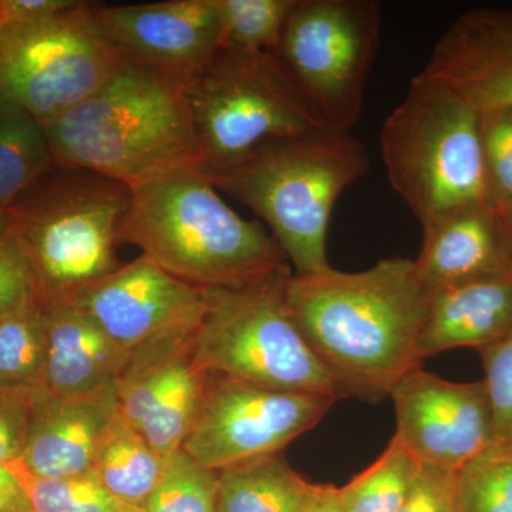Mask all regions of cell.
<instances>
[{
  "label": "cell",
  "instance_id": "obj_15",
  "mask_svg": "<svg viewBox=\"0 0 512 512\" xmlns=\"http://www.w3.org/2000/svg\"><path fill=\"white\" fill-rule=\"evenodd\" d=\"M93 15L127 62L180 82L187 83L222 50L215 0L93 5Z\"/></svg>",
  "mask_w": 512,
  "mask_h": 512
},
{
  "label": "cell",
  "instance_id": "obj_30",
  "mask_svg": "<svg viewBox=\"0 0 512 512\" xmlns=\"http://www.w3.org/2000/svg\"><path fill=\"white\" fill-rule=\"evenodd\" d=\"M488 204L495 210L512 205V109L480 113Z\"/></svg>",
  "mask_w": 512,
  "mask_h": 512
},
{
  "label": "cell",
  "instance_id": "obj_9",
  "mask_svg": "<svg viewBox=\"0 0 512 512\" xmlns=\"http://www.w3.org/2000/svg\"><path fill=\"white\" fill-rule=\"evenodd\" d=\"M382 6L376 0H296L275 52L322 126L350 131L365 104Z\"/></svg>",
  "mask_w": 512,
  "mask_h": 512
},
{
  "label": "cell",
  "instance_id": "obj_21",
  "mask_svg": "<svg viewBox=\"0 0 512 512\" xmlns=\"http://www.w3.org/2000/svg\"><path fill=\"white\" fill-rule=\"evenodd\" d=\"M55 167L45 126L0 93V208L9 210Z\"/></svg>",
  "mask_w": 512,
  "mask_h": 512
},
{
  "label": "cell",
  "instance_id": "obj_31",
  "mask_svg": "<svg viewBox=\"0 0 512 512\" xmlns=\"http://www.w3.org/2000/svg\"><path fill=\"white\" fill-rule=\"evenodd\" d=\"M493 427V443L512 447V333L478 350Z\"/></svg>",
  "mask_w": 512,
  "mask_h": 512
},
{
  "label": "cell",
  "instance_id": "obj_33",
  "mask_svg": "<svg viewBox=\"0 0 512 512\" xmlns=\"http://www.w3.org/2000/svg\"><path fill=\"white\" fill-rule=\"evenodd\" d=\"M456 473L417 466L399 512H458Z\"/></svg>",
  "mask_w": 512,
  "mask_h": 512
},
{
  "label": "cell",
  "instance_id": "obj_11",
  "mask_svg": "<svg viewBox=\"0 0 512 512\" xmlns=\"http://www.w3.org/2000/svg\"><path fill=\"white\" fill-rule=\"evenodd\" d=\"M335 402L208 375L200 412L181 450L215 471L275 456L313 429Z\"/></svg>",
  "mask_w": 512,
  "mask_h": 512
},
{
  "label": "cell",
  "instance_id": "obj_17",
  "mask_svg": "<svg viewBox=\"0 0 512 512\" xmlns=\"http://www.w3.org/2000/svg\"><path fill=\"white\" fill-rule=\"evenodd\" d=\"M119 413L116 382L76 397L35 390L32 423L20 466L39 478L92 473L104 434Z\"/></svg>",
  "mask_w": 512,
  "mask_h": 512
},
{
  "label": "cell",
  "instance_id": "obj_18",
  "mask_svg": "<svg viewBox=\"0 0 512 512\" xmlns=\"http://www.w3.org/2000/svg\"><path fill=\"white\" fill-rule=\"evenodd\" d=\"M431 293L512 271V241L501 211L476 205L423 227L413 259Z\"/></svg>",
  "mask_w": 512,
  "mask_h": 512
},
{
  "label": "cell",
  "instance_id": "obj_16",
  "mask_svg": "<svg viewBox=\"0 0 512 512\" xmlns=\"http://www.w3.org/2000/svg\"><path fill=\"white\" fill-rule=\"evenodd\" d=\"M421 73L478 113L512 109V10L478 8L458 16Z\"/></svg>",
  "mask_w": 512,
  "mask_h": 512
},
{
  "label": "cell",
  "instance_id": "obj_37",
  "mask_svg": "<svg viewBox=\"0 0 512 512\" xmlns=\"http://www.w3.org/2000/svg\"><path fill=\"white\" fill-rule=\"evenodd\" d=\"M303 512H346L340 501L339 487L311 483Z\"/></svg>",
  "mask_w": 512,
  "mask_h": 512
},
{
  "label": "cell",
  "instance_id": "obj_39",
  "mask_svg": "<svg viewBox=\"0 0 512 512\" xmlns=\"http://www.w3.org/2000/svg\"><path fill=\"white\" fill-rule=\"evenodd\" d=\"M6 225H8V217H6V211L0 208V237H3L6 232Z\"/></svg>",
  "mask_w": 512,
  "mask_h": 512
},
{
  "label": "cell",
  "instance_id": "obj_7",
  "mask_svg": "<svg viewBox=\"0 0 512 512\" xmlns=\"http://www.w3.org/2000/svg\"><path fill=\"white\" fill-rule=\"evenodd\" d=\"M289 266L244 289H205L207 309L192 343L208 375L269 389L346 397L296 326L286 305Z\"/></svg>",
  "mask_w": 512,
  "mask_h": 512
},
{
  "label": "cell",
  "instance_id": "obj_5",
  "mask_svg": "<svg viewBox=\"0 0 512 512\" xmlns=\"http://www.w3.org/2000/svg\"><path fill=\"white\" fill-rule=\"evenodd\" d=\"M131 188L83 168L56 167L6 210V234L35 275L43 305L70 301L117 259Z\"/></svg>",
  "mask_w": 512,
  "mask_h": 512
},
{
  "label": "cell",
  "instance_id": "obj_25",
  "mask_svg": "<svg viewBox=\"0 0 512 512\" xmlns=\"http://www.w3.org/2000/svg\"><path fill=\"white\" fill-rule=\"evenodd\" d=\"M419 464L396 436L362 473L339 488L346 512H399Z\"/></svg>",
  "mask_w": 512,
  "mask_h": 512
},
{
  "label": "cell",
  "instance_id": "obj_14",
  "mask_svg": "<svg viewBox=\"0 0 512 512\" xmlns=\"http://www.w3.org/2000/svg\"><path fill=\"white\" fill-rule=\"evenodd\" d=\"M67 303L96 320L128 352L197 329L207 309L205 289L174 278L146 255L121 265Z\"/></svg>",
  "mask_w": 512,
  "mask_h": 512
},
{
  "label": "cell",
  "instance_id": "obj_32",
  "mask_svg": "<svg viewBox=\"0 0 512 512\" xmlns=\"http://www.w3.org/2000/svg\"><path fill=\"white\" fill-rule=\"evenodd\" d=\"M35 389H0V466L18 461L28 441Z\"/></svg>",
  "mask_w": 512,
  "mask_h": 512
},
{
  "label": "cell",
  "instance_id": "obj_3",
  "mask_svg": "<svg viewBox=\"0 0 512 512\" xmlns=\"http://www.w3.org/2000/svg\"><path fill=\"white\" fill-rule=\"evenodd\" d=\"M45 130L57 167L83 168L127 185L177 168H202L185 83L130 62Z\"/></svg>",
  "mask_w": 512,
  "mask_h": 512
},
{
  "label": "cell",
  "instance_id": "obj_19",
  "mask_svg": "<svg viewBox=\"0 0 512 512\" xmlns=\"http://www.w3.org/2000/svg\"><path fill=\"white\" fill-rule=\"evenodd\" d=\"M46 348L35 390L76 397L117 382L131 352L72 303L45 305Z\"/></svg>",
  "mask_w": 512,
  "mask_h": 512
},
{
  "label": "cell",
  "instance_id": "obj_26",
  "mask_svg": "<svg viewBox=\"0 0 512 512\" xmlns=\"http://www.w3.org/2000/svg\"><path fill=\"white\" fill-rule=\"evenodd\" d=\"M222 49L275 55L296 0H215Z\"/></svg>",
  "mask_w": 512,
  "mask_h": 512
},
{
  "label": "cell",
  "instance_id": "obj_36",
  "mask_svg": "<svg viewBox=\"0 0 512 512\" xmlns=\"http://www.w3.org/2000/svg\"><path fill=\"white\" fill-rule=\"evenodd\" d=\"M0 512H33L25 485L9 466H0Z\"/></svg>",
  "mask_w": 512,
  "mask_h": 512
},
{
  "label": "cell",
  "instance_id": "obj_23",
  "mask_svg": "<svg viewBox=\"0 0 512 512\" xmlns=\"http://www.w3.org/2000/svg\"><path fill=\"white\" fill-rule=\"evenodd\" d=\"M309 481L275 454L220 471L218 512H303Z\"/></svg>",
  "mask_w": 512,
  "mask_h": 512
},
{
  "label": "cell",
  "instance_id": "obj_22",
  "mask_svg": "<svg viewBox=\"0 0 512 512\" xmlns=\"http://www.w3.org/2000/svg\"><path fill=\"white\" fill-rule=\"evenodd\" d=\"M165 461L119 412L101 440L92 473L121 501L143 508L163 476Z\"/></svg>",
  "mask_w": 512,
  "mask_h": 512
},
{
  "label": "cell",
  "instance_id": "obj_28",
  "mask_svg": "<svg viewBox=\"0 0 512 512\" xmlns=\"http://www.w3.org/2000/svg\"><path fill=\"white\" fill-rule=\"evenodd\" d=\"M220 471L192 460L185 451L170 454L163 476L148 497L144 512H218Z\"/></svg>",
  "mask_w": 512,
  "mask_h": 512
},
{
  "label": "cell",
  "instance_id": "obj_12",
  "mask_svg": "<svg viewBox=\"0 0 512 512\" xmlns=\"http://www.w3.org/2000/svg\"><path fill=\"white\" fill-rule=\"evenodd\" d=\"M394 436L419 466L458 471L493 444L483 380L448 382L416 367L394 384Z\"/></svg>",
  "mask_w": 512,
  "mask_h": 512
},
{
  "label": "cell",
  "instance_id": "obj_20",
  "mask_svg": "<svg viewBox=\"0 0 512 512\" xmlns=\"http://www.w3.org/2000/svg\"><path fill=\"white\" fill-rule=\"evenodd\" d=\"M511 333L512 271L434 292L420 359L451 349L480 350Z\"/></svg>",
  "mask_w": 512,
  "mask_h": 512
},
{
  "label": "cell",
  "instance_id": "obj_4",
  "mask_svg": "<svg viewBox=\"0 0 512 512\" xmlns=\"http://www.w3.org/2000/svg\"><path fill=\"white\" fill-rule=\"evenodd\" d=\"M369 167L365 146L350 131L319 130L275 141L205 174L264 221L296 275H308L329 268L333 207Z\"/></svg>",
  "mask_w": 512,
  "mask_h": 512
},
{
  "label": "cell",
  "instance_id": "obj_35",
  "mask_svg": "<svg viewBox=\"0 0 512 512\" xmlns=\"http://www.w3.org/2000/svg\"><path fill=\"white\" fill-rule=\"evenodd\" d=\"M79 0H0V42L73 8Z\"/></svg>",
  "mask_w": 512,
  "mask_h": 512
},
{
  "label": "cell",
  "instance_id": "obj_13",
  "mask_svg": "<svg viewBox=\"0 0 512 512\" xmlns=\"http://www.w3.org/2000/svg\"><path fill=\"white\" fill-rule=\"evenodd\" d=\"M194 330L134 350L116 382L121 416L164 457L183 446L207 387L208 373L194 355Z\"/></svg>",
  "mask_w": 512,
  "mask_h": 512
},
{
  "label": "cell",
  "instance_id": "obj_2",
  "mask_svg": "<svg viewBox=\"0 0 512 512\" xmlns=\"http://www.w3.org/2000/svg\"><path fill=\"white\" fill-rule=\"evenodd\" d=\"M130 188L121 244L136 245L185 284L244 289L288 266L271 232L232 210L202 168L165 171Z\"/></svg>",
  "mask_w": 512,
  "mask_h": 512
},
{
  "label": "cell",
  "instance_id": "obj_8",
  "mask_svg": "<svg viewBox=\"0 0 512 512\" xmlns=\"http://www.w3.org/2000/svg\"><path fill=\"white\" fill-rule=\"evenodd\" d=\"M204 173L259 148L328 130L293 89L275 55L222 49L185 83Z\"/></svg>",
  "mask_w": 512,
  "mask_h": 512
},
{
  "label": "cell",
  "instance_id": "obj_24",
  "mask_svg": "<svg viewBox=\"0 0 512 512\" xmlns=\"http://www.w3.org/2000/svg\"><path fill=\"white\" fill-rule=\"evenodd\" d=\"M45 348V305L36 296L0 319V389H35Z\"/></svg>",
  "mask_w": 512,
  "mask_h": 512
},
{
  "label": "cell",
  "instance_id": "obj_6",
  "mask_svg": "<svg viewBox=\"0 0 512 512\" xmlns=\"http://www.w3.org/2000/svg\"><path fill=\"white\" fill-rule=\"evenodd\" d=\"M380 146L390 185L421 227L488 204L480 113L444 84L414 77Z\"/></svg>",
  "mask_w": 512,
  "mask_h": 512
},
{
  "label": "cell",
  "instance_id": "obj_38",
  "mask_svg": "<svg viewBox=\"0 0 512 512\" xmlns=\"http://www.w3.org/2000/svg\"><path fill=\"white\" fill-rule=\"evenodd\" d=\"M501 214H503L505 227H507L508 235H510L512 241V205L507 210L501 211Z\"/></svg>",
  "mask_w": 512,
  "mask_h": 512
},
{
  "label": "cell",
  "instance_id": "obj_27",
  "mask_svg": "<svg viewBox=\"0 0 512 512\" xmlns=\"http://www.w3.org/2000/svg\"><path fill=\"white\" fill-rule=\"evenodd\" d=\"M12 468L28 491L33 512H144L121 501L97 480L93 473L69 478L32 476L19 461Z\"/></svg>",
  "mask_w": 512,
  "mask_h": 512
},
{
  "label": "cell",
  "instance_id": "obj_1",
  "mask_svg": "<svg viewBox=\"0 0 512 512\" xmlns=\"http://www.w3.org/2000/svg\"><path fill=\"white\" fill-rule=\"evenodd\" d=\"M286 305L346 396L379 402L420 367L433 293L413 259H382L362 272L291 275Z\"/></svg>",
  "mask_w": 512,
  "mask_h": 512
},
{
  "label": "cell",
  "instance_id": "obj_34",
  "mask_svg": "<svg viewBox=\"0 0 512 512\" xmlns=\"http://www.w3.org/2000/svg\"><path fill=\"white\" fill-rule=\"evenodd\" d=\"M39 296L29 262L8 234L0 237V319Z\"/></svg>",
  "mask_w": 512,
  "mask_h": 512
},
{
  "label": "cell",
  "instance_id": "obj_10",
  "mask_svg": "<svg viewBox=\"0 0 512 512\" xmlns=\"http://www.w3.org/2000/svg\"><path fill=\"white\" fill-rule=\"evenodd\" d=\"M73 8L0 42V93L50 123L101 89L127 62L93 15Z\"/></svg>",
  "mask_w": 512,
  "mask_h": 512
},
{
  "label": "cell",
  "instance_id": "obj_29",
  "mask_svg": "<svg viewBox=\"0 0 512 512\" xmlns=\"http://www.w3.org/2000/svg\"><path fill=\"white\" fill-rule=\"evenodd\" d=\"M458 512H512V447L491 444L456 473Z\"/></svg>",
  "mask_w": 512,
  "mask_h": 512
}]
</instances>
